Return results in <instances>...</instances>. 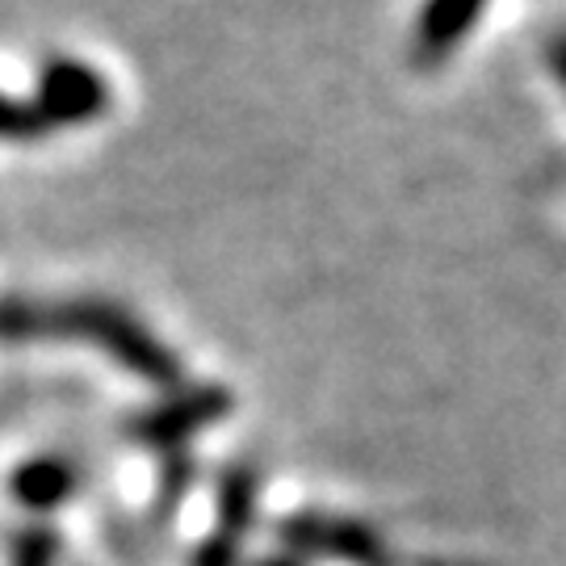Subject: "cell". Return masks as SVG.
Segmentation results:
<instances>
[{
  "label": "cell",
  "mask_w": 566,
  "mask_h": 566,
  "mask_svg": "<svg viewBox=\"0 0 566 566\" xmlns=\"http://www.w3.org/2000/svg\"><path fill=\"white\" fill-rule=\"evenodd\" d=\"M63 324L84 332L88 340L105 344L118 361H126L139 378H147V382H172V378H177V361H172L130 315H122L114 306H72V311L63 315Z\"/></svg>",
  "instance_id": "6da1fadb"
},
{
  "label": "cell",
  "mask_w": 566,
  "mask_h": 566,
  "mask_svg": "<svg viewBox=\"0 0 566 566\" xmlns=\"http://www.w3.org/2000/svg\"><path fill=\"white\" fill-rule=\"evenodd\" d=\"M549 60H554V72L563 76V84H566V34L563 39H554V46H549Z\"/></svg>",
  "instance_id": "277c9868"
},
{
  "label": "cell",
  "mask_w": 566,
  "mask_h": 566,
  "mask_svg": "<svg viewBox=\"0 0 566 566\" xmlns=\"http://www.w3.org/2000/svg\"><path fill=\"white\" fill-rule=\"evenodd\" d=\"M105 105H109V88H105V81L93 67L60 60L42 72L39 105H34L42 126H51V122H88L105 114Z\"/></svg>",
  "instance_id": "7a4b0ae2"
},
{
  "label": "cell",
  "mask_w": 566,
  "mask_h": 566,
  "mask_svg": "<svg viewBox=\"0 0 566 566\" xmlns=\"http://www.w3.org/2000/svg\"><path fill=\"white\" fill-rule=\"evenodd\" d=\"M483 0H428L416 21V60L437 63L465 39V30L479 21Z\"/></svg>",
  "instance_id": "3957f363"
}]
</instances>
